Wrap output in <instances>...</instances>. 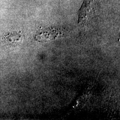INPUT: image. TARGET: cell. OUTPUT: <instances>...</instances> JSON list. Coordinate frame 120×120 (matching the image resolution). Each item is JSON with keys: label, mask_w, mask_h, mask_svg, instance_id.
<instances>
[{"label": "cell", "mask_w": 120, "mask_h": 120, "mask_svg": "<svg viewBox=\"0 0 120 120\" xmlns=\"http://www.w3.org/2000/svg\"><path fill=\"white\" fill-rule=\"evenodd\" d=\"M95 0H84L79 13V22L85 23L90 19L96 11Z\"/></svg>", "instance_id": "obj_1"}]
</instances>
